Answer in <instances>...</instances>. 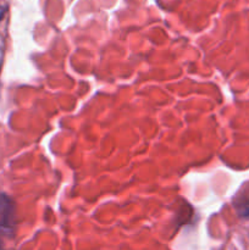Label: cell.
I'll return each mask as SVG.
<instances>
[{"label": "cell", "mask_w": 249, "mask_h": 250, "mask_svg": "<svg viewBox=\"0 0 249 250\" xmlns=\"http://www.w3.org/2000/svg\"><path fill=\"white\" fill-rule=\"evenodd\" d=\"M15 231V204L6 194H0V246Z\"/></svg>", "instance_id": "obj_1"}, {"label": "cell", "mask_w": 249, "mask_h": 250, "mask_svg": "<svg viewBox=\"0 0 249 250\" xmlns=\"http://www.w3.org/2000/svg\"><path fill=\"white\" fill-rule=\"evenodd\" d=\"M238 214L244 219H249V195H241L238 200L234 202Z\"/></svg>", "instance_id": "obj_2"}]
</instances>
